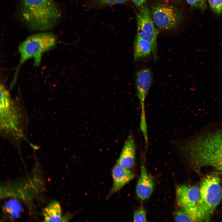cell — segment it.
Masks as SVG:
<instances>
[{"mask_svg": "<svg viewBox=\"0 0 222 222\" xmlns=\"http://www.w3.org/2000/svg\"><path fill=\"white\" fill-rule=\"evenodd\" d=\"M126 0H95L96 2L101 5H111L124 3Z\"/></svg>", "mask_w": 222, "mask_h": 222, "instance_id": "cell-18", "label": "cell"}, {"mask_svg": "<svg viewBox=\"0 0 222 222\" xmlns=\"http://www.w3.org/2000/svg\"><path fill=\"white\" fill-rule=\"evenodd\" d=\"M22 14L26 23L33 30L51 29L60 15L53 0H23Z\"/></svg>", "mask_w": 222, "mask_h": 222, "instance_id": "cell-2", "label": "cell"}, {"mask_svg": "<svg viewBox=\"0 0 222 222\" xmlns=\"http://www.w3.org/2000/svg\"><path fill=\"white\" fill-rule=\"evenodd\" d=\"M44 222H61L67 221V218L62 216L60 205L56 201L51 202L42 210Z\"/></svg>", "mask_w": 222, "mask_h": 222, "instance_id": "cell-12", "label": "cell"}, {"mask_svg": "<svg viewBox=\"0 0 222 222\" xmlns=\"http://www.w3.org/2000/svg\"><path fill=\"white\" fill-rule=\"evenodd\" d=\"M175 146L196 172L206 166L222 170V130L187 140L177 141Z\"/></svg>", "mask_w": 222, "mask_h": 222, "instance_id": "cell-1", "label": "cell"}, {"mask_svg": "<svg viewBox=\"0 0 222 222\" xmlns=\"http://www.w3.org/2000/svg\"><path fill=\"white\" fill-rule=\"evenodd\" d=\"M153 80L151 71L148 68H144L136 74L135 82L140 107V128L143 138H148L145 108V101Z\"/></svg>", "mask_w": 222, "mask_h": 222, "instance_id": "cell-8", "label": "cell"}, {"mask_svg": "<svg viewBox=\"0 0 222 222\" xmlns=\"http://www.w3.org/2000/svg\"><path fill=\"white\" fill-rule=\"evenodd\" d=\"M112 175L113 184L111 193H113L119 191L134 177V173L130 169L126 168L118 164L113 168Z\"/></svg>", "mask_w": 222, "mask_h": 222, "instance_id": "cell-11", "label": "cell"}, {"mask_svg": "<svg viewBox=\"0 0 222 222\" xmlns=\"http://www.w3.org/2000/svg\"><path fill=\"white\" fill-rule=\"evenodd\" d=\"M174 217L176 222H194L189 215L181 208L175 212Z\"/></svg>", "mask_w": 222, "mask_h": 222, "instance_id": "cell-14", "label": "cell"}, {"mask_svg": "<svg viewBox=\"0 0 222 222\" xmlns=\"http://www.w3.org/2000/svg\"><path fill=\"white\" fill-rule=\"evenodd\" d=\"M191 6L201 10H204L206 7V0H186Z\"/></svg>", "mask_w": 222, "mask_h": 222, "instance_id": "cell-17", "label": "cell"}, {"mask_svg": "<svg viewBox=\"0 0 222 222\" xmlns=\"http://www.w3.org/2000/svg\"><path fill=\"white\" fill-rule=\"evenodd\" d=\"M136 149L134 137L132 132L130 131L117 160V164L126 168H132L135 163Z\"/></svg>", "mask_w": 222, "mask_h": 222, "instance_id": "cell-9", "label": "cell"}, {"mask_svg": "<svg viewBox=\"0 0 222 222\" xmlns=\"http://www.w3.org/2000/svg\"><path fill=\"white\" fill-rule=\"evenodd\" d=\"M134 54L136 60L149 56L152 54L150 44L147 41L137 36L134 43Z\"/></svg>", "mask_w": 222, "mask_h": 222, "instance_id": "cell-13", "label": "cell"}, {"mask_svg": "<svg viewBox=\"0 0 222 222\" xmlns=\"http://www.w3.org/2000/svg\"><path fill=\"white\" fill-rule=\"evenodd\" d=\"M199 188L201 201L208 221L222 198L219 177L216 175L207 176L203 180Z\"/></svg>", "mask_w": 222, "mask_h": 222, "instance_id": "cell-5", "label": "cell"}, {"mask_svg": "<svg viewBox=\"0 0 222 222\" xmlns=\"http://www.w3.org/2000/svg\"><path fill=\"white\" fill-rule=\"evenodd\" d=\"M56 37L50 33L36 34L28 37L19 46L18 51L20 54L19 63L16 69L13 80L11 83H15L19 69L27 60L33 58L34 65L38 67L41 62L43 54L53 48L56 43Z\"/></svg>", "mask_w": 222, "mask_h": 222, "instance_id": "cell-3", "label": "cell"}, {"mask_svg": "<svg viewBox=\"0 0 222 222\" xmlns=\"http://www.w3.org/2000/svg\"><path fill=\"white\" fill-rule=\"evenodd\" d=\"M212 10L215 13L220 14L222 12V0H208Z\"/></svg>", "mask_w": 222, "mask_h": 222, "instance_id": "cell-16", "label": "cell"}, {"mask_svg": "<svg viewBox=\"0 0 222 222\" xmlns=\"http://www.w3.org/2000/svg\"></svg>", "mask_w": 222, "mask_h": 222, "instance_id": "cell-20", "label": "cell"}, {"mask_svg": "<svg viewBox=\"0 0 222 222\" xmlns=\"http://www.w3.org/2000/svg\"><path fill=\"white\" fill-rule=\"evenodd\" d=\"M175 192L178 205L189 215L194 222L207 221L199 187L186 185H178L176 187Z\"/></svg>", "mask_w": 222, "mask_h": 222, "instance_id": "cell-4", "label": "cell"}, {"mask_svg": "<svg viewBox=\"0 0 222 222\" xmlns=\"http://www.w3.org/2000/svg\"><path fill=\"white\" fill-rule=\"evenodd\" d=\"M146 212L145 209L141 207L135 211L133 215V221L136 222L146 221Z\"/></svg>", "mask_w": 222, "mask_h": 222, "instance_id": "cell-15", "label": "cell"}, {"mask_svg": "<svg viewBox=\"0 0 222 222\" xmlns=\"http://www.w3.org/2000/svg\"><path fill=\"white\" fill-rule=\"evenodd\" d=\"M151 13L155 25L162 31L176 28L183 18L182 13L179 10L168 4H155L152 7Z\"/></svg>", "mask_w": 222, "mask_h": 222, "instance_id": "cell-6", "label": "cell"}, {"mask_svg": "<svg viewBox=\"0 0 222 222\" xmlns=\"http://www.w3.org/2000/svg\"><path fill=\"white\" fill-rule=\"evenodd\" d=\"M137 36L150 43L153 60L156 62L158 59L157 39L158 32L149 8L146 6L142 8L137 15Z\"/></svg>", "mask_w": 222, "mask_h": 222, "instance_id": "cell-7", "label": "cell"}, {"mask_svg": "<svg viewBox=\"0 0 222 222\" xmlns=\"http://www.w3.org/2000/svg\"><path fill=\"white\" fill-rule=\"evenodd\" d=\"M153 179L143 164L141 167L140 176L136 188V194L140 199L144 200L152 194L154 188Z\"/></svg>", "mask_w": 222, "mask_h": 222, "instance_id": "cell-10", "label": "cell"}, {"mask_svg": "<svg viewBox=\"0 0 222 222\" xmlns=\"http://www.w3.org/2000/svg\"><path fill=\"white\" fill-rule=\"evenodd\" d=\"M135 5L138 7L141 6L146 0H131Z\"/></svg>", "mask_w": 222, "mask_h": 222, "instance_id": "cell-19", "label": "cell"}]
</instances>
